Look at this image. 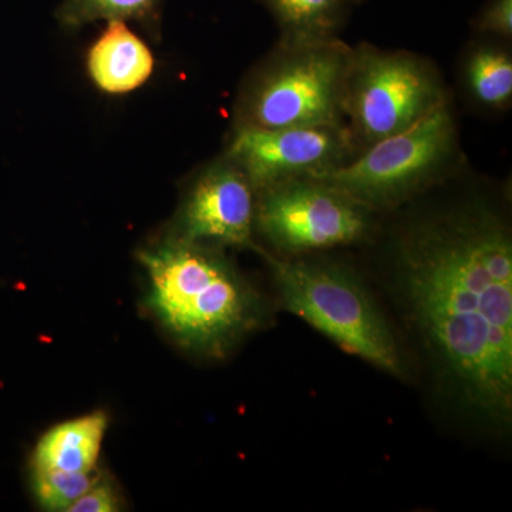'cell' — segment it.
<instances>
[{"instance_id": "obj_1", "label": "cell", "mask_w": 512, "mask_h": 512, "mask_svg": "<svg viewBox=\"0 0 512 512\" xmlns=\"http://www.w3.org/2000/svg\"><path fill=\"white\" fill-rule=\"evenodd\" d=\"M396 291L461 407L495 430L512 420V241L494 212L424 218L396 251Z\"/></svg>"}, {"instance_id": "obj_2", "label": "cell", "mask_w": 512, "mask_h": 512, "mask_svg": "<svg viewBox=\"0 0 512 512\" xmlns=\"http://www.w3.org/2000/svg\"><path fill=\"white\" fill-rule=\"evenodd\" d=\"M150 282L147 303L184 349L224 357L269 322V309L222 248L173 235L140 251Z\"/></svg>"}, {"instance_id": "obj_3", "label": "cell", "mask_w": 512, "mask_h": 512, "mask_svg": "<svg viewBox=\"0 0 512 512\" xmlns=\"http://www.w3.org/2000/svg\"><path fill=\"white\" fill-rule=\"evenodd\" d=\"M352 59L335 36L285 39L242 94L238 128L342 126Z\"/></svg>"}, {"instance_id": "obj_4", "label": "cell", "mask_w": 512, "mask_h": 512, "mask_svg": "<svg viewBox=\"0 0 512 512\" xmlns=\"http://www.w3.org/2000/svg\"><path fill=\"white\" fill-rule=\"evenodd\" d=\"M285 311L349 355L400 376L402 356L382 312L355 272L336 262L268 258Z\"/></svg>"}, {"instance_id": "obj_5", "label": "cell", "mask_w": 512, "mask_h": 512, "mask_svg": "<svg viewBox=\"0 0 512 512\" xmlns=\"http://www.w3.org/2000/svg\"><path fill=\"white\" fill-rule=\"evenodd\" d=\"M456 128L447 100L403 131L366 148L362 156L309 175L366 208L387 207L429 183L450 160Z\"/></svg>"}, {"instance_id": "obj_6", "label": "cell", "mask_w": 512, "mask_h": 512, "mask_svg": "<svg viewBox=\"0 0 512 512\" xmlns=\"http://www.w3.org/2000/svg\"><path fill=\"white\" fill-rule=\"evenodd\" d=\"M444 100L439 73L426 60L372 47L353 50L345 94L353 143L372 146L412 126Z\"/></svg>"}, {"instance_id": "obj_7", "label": "cell", "mask_w": 512, "mask_h": 512, "mask_svg": "<svg viewBox=\"0 0 512 512\" xmlns=\"http://www.w3.org/2000/svg\"><path fill=\"white\" fill-rule=\"evenodd\" d=\"M256 194L255 225L284 255L356 244L369 234V208L315 178H289Z\"/></svg>"}, {"instance_id": "obj_8", "label": "cell", "mask_w": 512, "mask_h": 512, "mask_svg": "<svg viewBox=\"0 0 512 512\" xmlns=\"http://www.w3.org/2000/svg\"><path fill=\"white\" fill-rule=\"evenodd\" d=\"M352 148V134L342 126L238 128L227 157L242 168L258 191L343 164Z\"/></svg>"}, {"instance_id": "obj_9", "label": "cell", "mask_w": 512, "mask_h": 512, "mask_svg": "<svg viewBox=\"0 0 512 512\" xmlns=\"http://www.w3.org/2000/svg\"><path fill=\"white\" fill-rule=\"evenodd\" d=\"M255 208L254 185L242 168L225 156L195 178L171 235L211 247L255 248Z\"/></svg>"}, {"instance_id": "obj_10", "label": "cell", "mask_w": 512, "mask_h": 512, "mask_svg": "<svg viewBox=\"0 0 512 512\" xmlns=\"http://www.w3.org/2000/svg\"><path fill=\"white\" fill-rule=\"evenodd\" d=\"M87 72L101 92L120 96L148 82L154 72V56L126 22L114 20L90 47Z\"/></svg>"}, {"instance_id": "obj_11", "label": "cell", "mask_w": 512, "mask_h": 512, "mask_svg": "<svg viewBox=\"0 0 512 512\" xmlns=\"http://www.w3.org/2000/svg\"><path fill=\"white\" fill-rule=\"evenodd\" d=\"M107 423L106 414L96 412L57 424L37 443L33 470L90 473L96 467Z\"/></svg>"}, {"instance_id": "obj_12", "label": "cell", "mask_w": 512, "mask_h": 512, "mask_svg": "<svg viewBox=\"0 0 512 512\" xmlns=\"http://www.w3.org/2000/svg\"><path fill=\"white\" fill-rule=\"evenodd\" d=\"M285 30V39L335 36L349 0H265Z\"/></svg>"}, {"instance_id": "obj_13", "label": "cell", "mask_w": 512, "mask_h": 512, "mask_svg": "<svg viewBox=\"0 0 512 512\" xmlns=\"http://www.w3.org/2000/svg\"><path fill=\"white\" fill-rule=\"evenodd\" d=\"M161 0H64L57 9L63 28L77 29L99 20H136L157 28Z\"/></svg>"}, {"instance_id": "obj_14", "label": "cell", "mask_w": 512, "mask_h": 512, "mask_svg": "<svg viewBox=\"0 0 512 512\" xmlns=\"http://www.w3.org/2000/svg\"><path fill=\"white\" fill-rule=\"evenodd\" d=\"M467 83L484 106L501 109L512 97V60L504 50L478 47L468 56Z\"/></svg>"}, {"instance_id": "obj_15", "label": "cell", "mask_w": 512, "mask_h": 512, "mask_svg": "<svg viewBox=\"0 0 512 512\" xmlns=\"http://www.w3.org/2000/svg\"><path fill=\"white\" fill-rule=\"evenodd\" d=\"M90 473H66V471L33 470V493L37 503L47 511H69L97 477Z\"/></svg>"}, {"instance_id": "obj_16", "label": "cell", "mask_w": 512, "mask_h": 512, "mask_svg": "<svg viewBox=\"0 0 512 512\" xmlns=\"http://www.w3.org/2000/svg\"><path fill=\"white\" fill-rule=\"evenodd\" d=\"M120 507V495L117 494L116 487L109 481L97 478L92 487L69 508V511L116 512L120 511Z\"/></svg>"}, {"instance_id": "obj_17", "label": "cell", "mask_w": 512, "mask_h": 512, "mask_svg": "<svg viewBox=\"0 0 512 512\" xmlns=\"http://www.w3.org/2000/svg\"><path fill=\"white\" fill-rule=\"evenodd\" d=\"M476 28L480 32L503 36H512V0H490L476 19Z\"/></svg>"}, {"instance_id": "obj_18", "label": "cell", "mask_w": 512, "mask_h": 512, "mask_svg": "<svg viewBox=\"0 0 512 512\" xmlns=\"http://www.w3.org/2000/svg\"><path fill=\"white\" fill-rule=\"evenodd\" d=\"M349 2H362V0H349Z\"/></svg>"}]
</instances>
